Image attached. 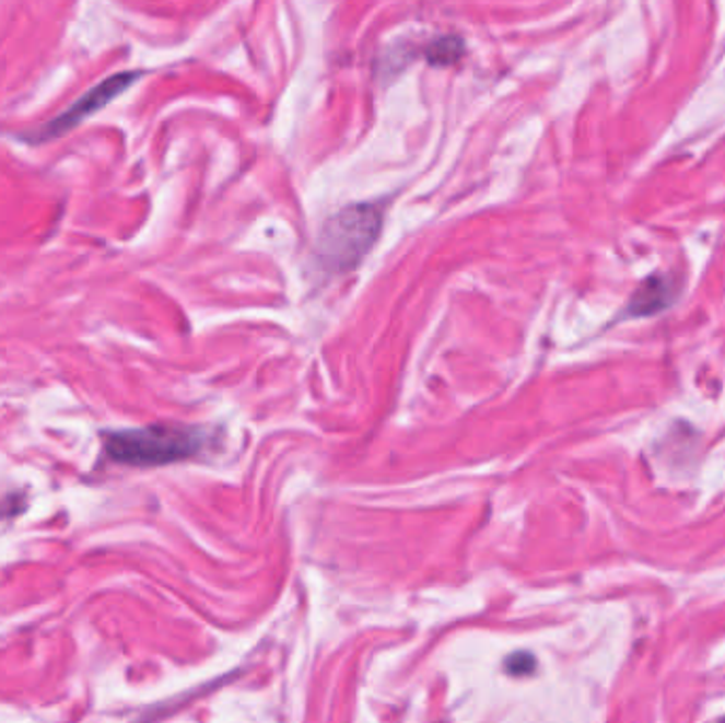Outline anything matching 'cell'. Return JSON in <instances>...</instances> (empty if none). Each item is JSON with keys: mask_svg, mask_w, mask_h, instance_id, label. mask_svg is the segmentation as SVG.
<instances>
[{"mask_svg": "<svg viewBox=\"0 0 725 723\" xmlns=\"http://www.w3.org/2000/svg\"><path fill=\"white\" fill-rule=\"evenodd\" d=\"M505 668L510 675H516V677H522V675H530L535 670V657L533 655L524 654H514L507 662H505Z\"/></svg>", "mask_w": 725, "mask_h": 723, "instance_id": "obj_6", "label": "cell"}, {"mask_svg": "<svg viewBox=\"0 0 725 723\" xmlns=\"http://www.w3.org/2000/svg\"><path fill=\"white\" fill-rule=\"evenodd\" d=\"M200 448L202 438L198 431L166 424L115 431L106 438L108 456L135 467H157L185 460Z\"/></svg>", "mask_w": 725, "mask_h": 723, "instance_id": "obj_1", "label": "cell"}, {"mask_svg": "<svg viewBox=\"0 0 725 723\" xmlns=\"http://www.w3.org/2000/svg\"><path fill=\"white\" fill-rule=\"evenodd\" d=\"M381 208L356 205L334 214L320 234V257L334 272L352 270L381 234Z\"/></svg>", "mask_w": 725, "mask_h": 723, "instance_id": "obj_2", "label": "cell"}, {"mask_svg": "<svg viewBox=\"0 0 725 723\" xmlns=\"http://www.w3.org/2000/svg\"><path fill=\"white\" fill-rule=\"evenodd\" d=\"M720 723H725V720H722V722H720Z\"/></svg>", "mask_w": 725, "mask_h": 723, "instance_id": "obj_7", "label": "cell"}, {"mask_svg": "<svg viewBox=\"0 0 725 723\" xmlns=\"http://www.w3.org/2000/svg\"><path fill=\"white\" fill-rule=\"evenodd\" d=\"M140 77H142L140 70H128V72H119V74H113V77L104 79L103 83H98L90 92H85L62 115H58L56 119H51L43 128V132L38 137L58 138L67 135L74 126H79L81 121H85L90 115H94L96 110L104 108L113 98L121 96L128 88H132L139 81Z\"/></svg>", "mask_w": 725, "mask_h": 723, "instance_id": "obj_3", "label": "cell"}, {"mask_svg": "<svg viewBox=\"0 0 725 723\" xmlns=\"http://www.w3.org/2000/svg\"><path fill=\"white\" fill-rule=\"evenodd\" d=\"M463 40L456 38V36H446V38H440L435 40L429 51H426V58L431 65H452L456 62L460 56H463Z\"/></svg>", "mask_w": 725, "mask_h": 723, "instance_id": "obj_5", "label": "cell"}, {"mask_svg": "<svg viewBox=\"0 0 725 723\" xmlns=\"http://www.w3.org/2000/svg\"><path fill=\"white\" fill-rule=\"evenodd\" d=\"M675 300V282L666 276H650L632 295L628 311L632 316H652Z\"/></svg>", "mask_w": 725, "mask_h": 723, "instance_id": "obj_4", "label": "cell"}]
</instances>
